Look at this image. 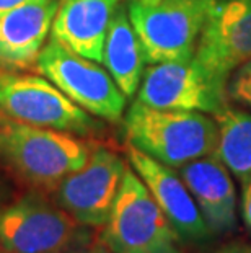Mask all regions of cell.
Returning a JSON list of instances; mask_svg holds the SVG:
<instances>
[{
	"label": "cell",
	"mask_w": 251,
	"mask_h": 253,
	"mask_svg": "<svg viewBox=\"0 0 251 253\" xmlns=\"http://www.w3.org/2000/svg\"><path fill=\"white\" fill-rule=\"evenodd\" d=\"M93 149L72 132L0 121V162L36 191L52 193L88 162Z\"/></svg>",
	"instance_id": "obj_1"
},
{
	"label": "cell",
	"mask_w": 251,
	"mask_h": 253,
	"mask_svg": "<svg viewBox=\"0 0 251 253\" xmlns=\"http://www.w3.org/2000/svg\"><path fill=\"white\" fill-rule=\"evenodd\" d=\"M124 134L129 145L175 170L215 154L220 136L215 116L201 111L158 110L137 100L124 116Z\"/></svg>",
	"instance_id": "obj_2"
},
{
	"label": "cell",
	"mask_w": 251,
	"mask_h": 253,
	"mask_svg": "<svg viewBox=\"0 0 251 253\" xmlns=\"http://www.w3.org/2000/svg\"><path fill=\"white\" fill-rule=\"evenodd\" d=\"M100 242L111 253H183L184 244L132 169L126 170Z\"/></svg>",
	"instance_id": "obj_3"
},
{
	"label": "cell",
	"mask_w": 251,
	"mask_h": 253,
	"mask_svg": "<svg viewBox=\"0 0 251 253\" xmlns=\"http://www.w3.org/2000/svg\"><path fill=\"white\" fill-rule=\"evenodd\" d=\"M88 229L36 190L0 208V250L8 253H69L88 245Z\"/></svg>",
	"instance_id": "obj_4"
},
{
	"label": "cell",
	"mask_w": 251,
	"mask_h": 253,
	"mask_svg": "<svg viewBox=\"0 0 251 253\" xmlns=\"http://www.w3.org/2000/svg\"><path fill=\"white\" fill-rule=\"evenodd\" d=\"M211 5L212 0H160L155 5L127 0L147 64L193 59Z\"/></svg>",
	"instance_id": "obj_5"
},
{
	"label": "cell",
	"mask_w": 251,
	"mask_h": 253,
	"mask_svg": "<svg viewBox=\"0 0 251 253\" xmlns=\"http://www.w3.org/2000/svg\"><path fill=\"white\" fill-rule=\"evenodd\" d=\"M0 111L26 125L59 129L75 136H93L103 125L80 108L49 79L17 74L0 67Z\"/></svg>",
	"instance_id": "obj_6"
},
{
	"label": "cell",
	"mask_w": 251,
	"mask_h": 253,
	"mask_svg": "<svg viewBox=\"0 0 251 253\" xmlns=\"http://www.w3.org/2000/svg\"><path fill=\"white\" fill-rule=\"evenodd\" d=\"M38 71L90 115L117 123L124 115L127 96L100 62L80 56L51 36L36 59Z\"/></svg>",
	"instance_id": "obj_7"
},
{
	"label": "cell",
	"mask_w": 251,
	"mask_h": 253,
	"mask_svg": "<svg viewBox=\"0 0 251 253\" xmlns=\"http://www.w3.org/2000/svg\"><path fill=\"white\" fill-rule=\"evenodd\" d=\"M137 101L158 110L201 111L215 116L227 108V82L194 57L150 64L137 90Z\"/></svg>",
	"instance_id": "obj_8"
},
{
	"label": "cell",
	"mask_w": 251,
	"mask_h": 253,
	"mask_svg": "<svg viewBox=\"0 0 251 253\" xmlns=\"http://www.w3.org/2000/svg\"><path fill=\"white\" fill-rule=\"evenodd\" d=\"M127 165L106 147H95L82 169L66 176L54 191V201L90 229L108 222L121 191Z\"/></svg>",
	"instance_id": "obj_9"
},
{
	"label": "cell",
	"mask_w": 251,
	"mask_h": 253,
	"mask_svg": "<svg viewBox=\"0 0 251 253\" xmlns=\"http://www.w3.org/2000/svg\"><path fill=\"white\" fill-rule=\"evenodd\" d=\"M194 59L223 82L251 61V0H212Z\"/></svg>",
	"instance_id": "obj_10"
},
{
	"label": "cell",
	"mask_w": 251,
	"mask_h": 253,
	"mask_svg": "<svg viewBox=\"0 0 251 253\" xmlns=\"http://www.w3.org/2000/svg\"><path fill=\"white\" fill-rule=\"evenodd\" d=\"M127 162L145 183L160 209L184 244H202L212 239L193 195L175 169L157 162L127 144Z\"/></svg>",
	"instance_id": "obj_11"
},
{
	"label": "cell",
	"mask_w": 251,
	"mask_h": 253,
	"mask_svg": "<svg viewBox=\"0 0 251 253\" xmlns=\"http://www.w3.org/2000/svg\"><path fill=\"white\" fill-rule=\"evenodd\" d=\"M212 235L237 227V191L230 170L217 154L206 155L178 169Z\"/></svg>",
	"instance_id": "obj_12"
},
{
	"label": "cell",
	"mask_w": 251,
	"mask_h": 253,
	"mask_svg": "<svg viewBox=\"0 0 251 253\" xmlns=\"http://www.w3.org/2000/svg\"><path fill=\"white\" fill-rule=\"evenodd\" d=\"M121 0H61L52 36L92 61L103 64V47Z\"/></svg>",
	"instance_id": "obj_13"
},
{
	"label": "cell",
	"mask_w": 251,
	"mask_h": 253,
	"mask_svg": "<svg viewBox=\"0 0 251 253\" xmlns=\"http://www.w3.org/2000/svg\"><path fill=\"white\" fill-rule=\"evenodd\" d=\"M61 0H35L0 17V62L28 67L36 62Z\"/></svg>",
	"instance_id": "obj_14"
},
{
	"label": "cell",
	"mask_w": 251,
	"mask_h": 253,
	"mask_svg": "<svg viewBox=\"0 0 251 253\" xmlns=\"http://www.w3.org/2000/svg\"><path fill=\"white\" fill-rule=\"evenodd\" d=\"M103 64L127 98L137 95L147 61L127 8L122 5L117 7L109 23L103 47Z\"/></svg>",
	"instance_id": "obj_15"
},
{
	"label": "cell",
	"mask_w": 251,
	"mask_h": 253,
	"mask_svg": "<svg viewBox=\"0 0 251 253\" xmlns=\"http://www.w3.org/2000/svg\"><path fill=\"white\" fill-rule=\"evenodd\" d=\"M215 120L220 132L215 154L242 183L251 176V113L227 106Z\"/></svg>",
	"instance_id": "obj_16"
},
{
	"label": "cell",
	"mask_w": 251,
	"mask_h": 253,
	"mask_svg": "<svg viewBox=\"0 0 251 253\" xmlns=\"http://www.w3.org/2000/svg\"><path fill=\"white\" fill-rule=\"evenodd\" d=\"M228 93L237 103L251 110V61L233 72L228 84Z\"/></svg>",
	"instance_id": "obj_17"
},
{
	"label": "cell",
	"mask_w": 251,
	"mask_h": 253,
	"mask_svg": "<svg viewBox=\"0 0 251 253\" xmlns=\"http://www.w3.org/2000/svg\"><path fill=\"white\" fill-rule=\"evenodd\" d=\"M242 217L251 232V176L242 181Z\"/></svg>",
	"instance_id": "obj_18"
},
{
	"label": "cell",
	"mask_w": 251,
	"mask_h": 253,
	"mask_svg": "<svg viewBox=\"0 0 251 253\" xmlns=\"http://www.w3.org/2000/svg\"><path fill=\"white\" fill-rule=\"evenodd\" d=\"M211 253H251V244H247V242H232V244L223 245Z\"/></svg>",
	"instance_id": "obj_19"
},
{
	"label": "cell",
	"mask_w": 251,
	"mask_h": 253,
	"mask_svg": "<svg viewBox=\"0 0 251 253\" xmlns=\"http://www.w3.org/2000/svg\"><path fill=\"white\" fill-rule=\"evenodd\" d=\"M30 2H35V0H0V17Z\"/></svg>",
	"instance_id": "obj_20"
},
{
	"label": "cell",
	"mask_w": 251,
	"mask_h": 253,
	"mask_svg": "<svg viewBox=\"0 0 251 253\" xmlns=\"http://www.w3.org/2000/svg\"><path fill=\"white\" fill-rule=\"evenodd\" d=\"M69 253H111L109 250H106L105 247H80V249H75Z\"/></svg>",
	"instance_id": "obj_21"
},
{
	"label": "cell",
	"mask_w": 251,
	"mask_h": 253,
	"mask_svg": "<svg viewBox=\"0 0 251 253\" xmlns=\"http://www.w3.org/2000/svg\"><path fill=\"white\" fill-rule=\"evenodd\" d=\"M137 2H141L143 5H155V3H158L160 0H137Z\"/></svg>",
	"instance_id": "obj_22"
},
{
	"label": "cell",
	"mask_w": 251,
	"mask_h": 253,
	"mask_svg": "<svg viewBox=\"0 0 251 253\" xmlns=\"http://www.w3.org/2000/svg\"><path fill=\"white\" fill-rule=\"evenodd\" d=\"M0 253H8V252H3V250H0Z\"/></svg>",
	"instance_id": "obj_23"
},
{
	"label": "cell",
	"mask_w": 251,
	"mask_h": 253,
	"mask_svg": "<svg viewBox=\"0 0 251 253\" xmlns=\"http://www.w3.org/2000/svg\"><path fill=\"white\" fill-rule=\"evenodd\" d=\"M0 121H2V120H0Z\"/></svg>",
	"instance_id": "obj_24"
}]
</instances>
